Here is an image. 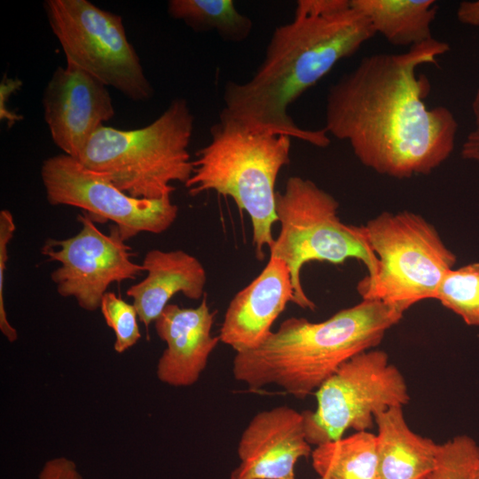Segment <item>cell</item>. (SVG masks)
Wrapping results in <instances>:
<instances>
[{
  "instance_id": "obj_27",
  "label": "cell",
  "mask_w": 479,
  "mask_h": 479,
  "mask_svg": "<svg viewBox=\"0 0 479 479\" xmlns=\"http://www.w3.org/2000/svg\"><path fill=\"white\" fill-rule=\"evenodd\" d=\"M21 85L22 82L20 79L8 78L5 75L0 82V120L6 122L9 128L23 119L22 115L11 111L7 106L10 97Z\"/></svg>"
},
{
  "instance_id": "obj_12",
  "label": "cell",
  "mask_w": 479,
  "mask_h": 479,
  "mask_svg": "<svg viewBox=\"0 0 479 479\" xmlns=\"http://www.w3.org/2000/svg\"><path fill=\"white\" fill-rule=\"evenodd\" d=\"M43 106L52 141L62 153L75 159L114 116L107 86L68 63L54 70L43 91Z\"/></svg>"
},
{
  "instance_id": "obj_14",
  "label": "cell",
  "mask_w": 479,
  "mask_h": 479,
  "mask_svg": "<svg viewBox=\"0 0 479 479\" xmlns=\"http://www.w3.org/2000/svg\"><path fill=\"white\" fill-rule=\"evenodd\" d=\"M294 298L287 265L279 258L270 257L263 271L230 302L218 335L220 342L236 353L259 347Z\"/></svg>"
},
{
  "instance_id": "obj_11",
  "label": "cell",
  "mask_w": 479,
  "mask_h": 479,
  "mask_svg": "<svg viewBox=\"0 0 479 479\" xmlns=\"http://www.w3.org/2000/svg\"><path fill=\"white\" fill-rule=\"evenodd\" d=\"M78 220L82 224L78 233L64 240H45L41 253L59 263L51 274L58 294L73 297L82 309L94 311L111 284L135 279L145 271L131 260L130 247L115 225L105 234L88 214L79 215Z\"/></svg>"
},
{
  "instance_id": "obj_17",
  "label": "cell",
  "mask_w": 479,
  "mask_h": 479,
  "mask_svg": "<svg viewBox=\"0 0 479 479\" xmlns=\"http://www.w3.org/2000/svg\"><path fill=\"white\" fill-rule=\"evenodd\" d=\"M381 479H428L438 463L440 444L414 433L403 407H392L374 417Z\"/></svg>"
},
{
  "instance_id": "obj_9",
  "label": "cell",
  "mask_w": 479,
  "mask_h": 479,
  "mask_svg": "<svg viewBox=\"0 0 479 479\" xmlns=\"http://www.w3.org/2000/svg\"><path fill=\"white\" fill-rule=\"evenodd\" d=\"M315 395L316 410L302 412L307 440L315 446L342 438L349 428L366 431L377 413L410 400L404 377L380 349L344 362Z\"/></svg>"
},
{
  "instance_id": "obj_28",
  "label": "cell",
  "mask_w": 479,
  "mask_h": 479,
  "mask_svg": "<svg viewBox=\"0 0 479 479\" xmlns=\"http://www.w3.org/2000/svg\"><path fill=\"white\" fill-rule=\"evenodd\" d=\"M456 16L462 24L479 27V0L461 2L457 8Z\"/></svg>"
},
{
  "instance_id": "obj_18",
  "label": "cell",
  "mask_w": 479,
  "mask_h": 479,
  "mask_svg": "<svg viewBox=\"0 0 479 479\" xmlns=\"http://www.w3.org/2000/svg\"><path fill=\"white\" fill-rule=\"evenodd\" d=\"M369 20L375 34L394 46L421 44L434 37L431 26L437 13L434 0H350Z\"/></svg>"
},
{
  "instance_id": "obj_10",
  "label": "cell",
  "mask_w": 479,
  "mask_h": 479,
  "mask_svg": "<svg viewBox=\"0 0 479 479\" xmlns=\"http://www.w3.org/2000/svg\"><path fill=\"white\" fill-rule=\"evenodd\" d=\"M41 178L51 205L79 208L95 223L112 221L125 241L141 232L160 234L177 216L178 208L170 197H132L65 153L43 161Z\"/></svg>"
},
{
  "instance_id": "obj_6",
  "label": "cell",
  "mask_w": 479,
  "mask_h": 479,
  "mask_svg": "<svg viewBox=\"0 0 479 479\" xmlns=\"http://www.w3.org/2000/svg\"><path fill=\"white\" fill-rule=\"evenodd\" d=\"M362 228L378 258L376 273L357 285L362 300L383 302L404 314L420 301L436 299L457 257L433 224L411 211H385Z\"/></svg>"
},
{
  "instance_id": "obj_15",
  "label": "cell",
  "mask_w": 479,
  "mask_h": 479,
  "mask_svg": "<svg viewBox=\"0 0 479 479\" xmlns=\"http://www.w3.org/2000/svg\"><path fill=\"white\" fill-rule=\"evenodd\" d=\"M214 318L206 294L196 308L173 303L165 307L154 322L157 335L166 343L156 370L161 382L187 387L198 381L220 342L212 335Z\"/></svg>"
},
{
  "instance_id": "obj_24",
  "label": "cell",
  "mask_w": 479,
  "mask_h": 479,
  "mask_svg": "<svg viewBox=\"0 0 479 479\" xmlns=\"http://www.w3.org/2000/svg\"><path fill=\"white\" fill-rule=\"evenodd\" d=\"M15 223L12 213L7 209L0 211V329L6 339L13 342L18 339L17 330L7 318L4 299V271L8 260V244L15 232Z\"/></svg>"
},
{
  "instance_id": "obj_4",
  "label": "cell",
  "mask_w": 479,
  "mask_h": 479,
  "mask_svg": "<svg viewBox=\"0 0 479 479\" xmlns=\"http://www.w3.org/2000/svg\"><path fill=\"white\" fill-rule=\"evenodd\" d=\"M210 136V141L197 152L192 174L185 185L192 196L215 191L232 198L250 218L255 255L262 261L264 247L270 248L274 241L275 185L290 161L292 138L252 133L221 116L211 127Z\"/></svg>"
},
{
  "instance_id": "obj_1",
  "label": "cell",
  "mask_w": 479,
  "mask_h": 479,
  "mask_svg": "<svg viewBox=\"0 0 479 479\" xmlns=\"http://www.w3.org/2000/svg\"><path fill=\"white\" fill-rule=\"evenodd\" d=\"M449 50L433 38L404 52L363 58L329 88L325 130L346 140L357 159L380 175H429L452 153L459 124L447 107L427 106L431 85L418 69Z\"/></svg>"
},
{
  "instance_id": "obj_19",
  "label": "cell",
  "mask_w": 479,
  "mask_h": 479,
  "mask_svg": "<svg viewBox=\"0 0 479 479\" xmlns=\"http://www.w3.org/2000/svg\"><path fill=\"white\" fill-rule=\"evenodd\" d=\"M310 457L318 479H381L376 435L368 430L315 446Z\"/></svg>"
},
{
  "instance_id": "obj_16",
  "label": "cell",
  "mask_w": 479,
  "mask_h": 479,
  "mask_svg": "<svg viewBox=\"0 0 479 479\" xmlns=\"http://www.w3.org/2000/svg\"><path fill=\"white\" fill-rule=\"evenodd\" d=\"M141 264L145 278L130 287L126 294L146 327L155 322L176 294L192 300L205 294L206 271L196 257L184 250L152 249Z\"/></svg>"
},
{
  "instance_id": "obj_7",
  "label": "cell",
  "mask_w": 479,
  "mask_h": 479,
  "mask_svg": "<svg viewBox=\"0 0 479 479\" xmlns=\"http://www.w3.org/2000/svg\"><path fill=\"white\" fill-rule=\"evenodd\" d=\"M339 202L313 181L291 177L283 192H277L276 212L280 224L279 235L270 250V257L286 263L292 278L294 302L315 310L301 281V270L310 262L341 264L356 258L373 276L378 258L365 237L362 225L342 223L338 215Z\"/></svg>"
},
{
  "instance_id": "obj_25",
  "label": "cell",
  "mask_w": 479,
  "mask_h": 479,
  "mask_svg": "<svg viewBox=\"0 0 479 479\" xmlns=\"http://www.w3.org/2000/svg\"><path fill=\"white\" fill-rule=\"evenodd\" d=\"M38 479H84L75 461L66 457L47 460L38 475Z\"/></svg>"
},
{
  "instance_id": "obj_22",
  "label": "cell",
  "mask_w": 479,
  "mask_h": 479,
  "mask_svg": "<svg viewBox=\"0 0 479 479\" xmlns=\"http://www.w3.org/2000/svg\"><path fill=\"white\" fill-rule=\"evenodd\" d=\"M479 460V444L467 435L440 444L436 468L428 479H474Z\"/></svg>"
},
{
  "instance_id": "obj_8",
  "label": "cell",
  "mask_w": 479,
  "mask_h": 479,
  "mask_svg": "<svg viewBox=\"0 0 479 479\" xmlns=\"http://www.w3.org/2000/svg\"><path fill=\"white\" fill-rule=\"evenodd\" d=\"M43 6L66 63L131 100L145 101L153 96L120 15L88 0H46Z\"/></svg>"
},
{
  "instance_id": "obj_2",
  "label": "cell",
  "mask_w": 479,
  "mask_h": 479,
  "mask_svg": "<svg viewBox=\"0 0 479 479\" xmlns=\"http://www.w3.org/2000/svg\"><path fill=\"white\" fill-rule=\"evenodd\" d=\"M374 35L350 0H298L292 20L272 32L253 76L226 82L219 116L252 133L284 135L327 147L325 129L300 127L289 115V106Z\"/></svg>"
},
{
  "instance_id": "obj_29",
  "label": "cell",
  "mask_w": 479,
  "mask_h": 479,
  "mask_svg": "<svg viewBox=\"0 0 479 479\" xmlns=\"http://www.w3.org/2000/svg\"><path fill=\"white\" fill-rule=\"evenodd\" d=\"M474 479H479V460L477 461L475 468Z\"/></svg>"
},
{
  "instance_id": "obj_3",
  "label": "cell",
  "mask_w": 479,
  "mask_h": 479,
  "mask_svg": "<svg viewBox=\"0 0 479 479\" xmlns=\"http://www.w3.org/2000/svg\"><path fill=\"white\" fill-rule=\"evenodd\" d=\"M403 315L383 302L362 300L322 322L287 318L259 347L236 353L233 376L251 389L274 384L303 399L344 362L379 345Z\"/></svg>"
},
{
  "instance_id": "obj_21",
  "label": "cell",
  "mask_w": 479,
  "mask_h": 479,
  "mask_svg": "<svg viewBox=\"0 0 479 479\" xmlns=\"http://www.w3.org/2000/svg\"><path fill=\"white\" fill-rule=\"evenodd\" d=\"M436 299L467 325L479 326V262L448 271Z\"/></svg>"
},
{
  "instance_id": "obj_5",
  "label": "cell",
  "mask_w": 479,
  "mask_h": 479,
  "mask_svg": "<svg viewBox=\"0 0 479 479\" xmlns=\"http://www.w3.org/2000/svg\"><path fill=\"white\" fill-rule=\"evenodd\" d=\"M193 123L187 101L175 98L160 116L143 128L101 126L75 160L132 197H170L175 190L171 183L185 184L192 174L188 148Z\"/></svg>"
},
{
  "instance_id": "obj_13",
  "label": "cell",
  "mask_w": 479,
  "mask_h": 479,
  "mask_svg": "<svg viewBox=\"0 0 479 479\" xmlns=\"http://www.w3.org/2000/svg\"><path fill=\"white\" fill-rule=\"evenodd\" d=\"M240 464L230 479H296L295 466L311 455L302 412L287 405L256 413L238 444Z\"/></svg>"
},
{
  "instance_id": "obj_26",
  "label": "cell",
  "mask_w": 479,
  "mask_h": 479,
  "mask_svg": "<svg viewBox=\"0 0 479 479\" xmlns=\"http://www.w3.org/2000/svg\"><path fill=\"white\" fill-rule=\"evenodd\" d=\"M473 128L463 141L460 155L464 160L479 162V88L475 91L472 103Z\"/></svg>"
},
{
  "instance_id": "obj_23",
  "label": "cell",
  "mask_w": 479,
  "mask_h": 479,
  "mask_svg": "<svg viewBox=\"0 0 479 479\" xmlns=\"http://www.w3.org/2000/svg\"><path fill=\"white\" fill-rule=\"evenodd\" d=\"M99 309L106 325L114 333V349L117 353L126 351L139 341L138 315L133 303L127 302L113 292H106Z\"/></svg>"
},
{
  "instance_id": "obj_20",
  "label": "cell",
  "mask_w": 479,
  "mask_h": 479,
  "mask_svg": "<svg viewBox=\"0 0 479 479\" xmlns=\"http://www.w3.org/2000/svg\"><path fill=\"white\" fill-rule=\"evenodd\" d=\"M168 14L195 32H216L223 40L240 43L253 29L252 20L232 0H169Z\"/></svg>"
}]
</instances>
